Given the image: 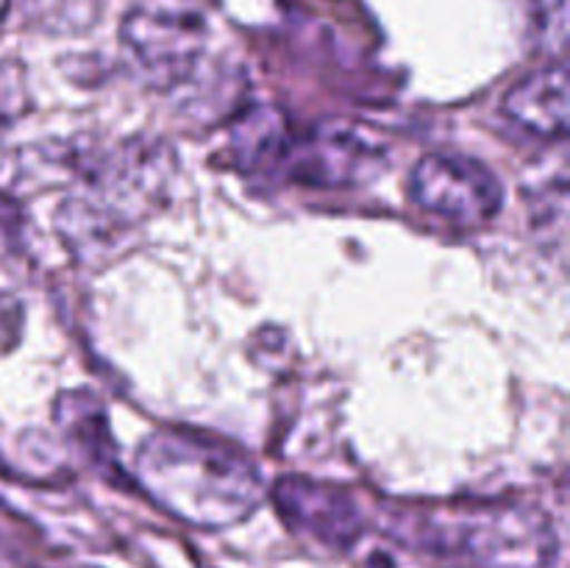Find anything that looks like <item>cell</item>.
<instances>
[{
	"mask_svg": "<svg viewBox=\"0 0 570 568\" xmlns=\"http://www.w3.org/2000/svg\"><path fill=\"white\" fill-rule=\"evenodd\" d=\"M134 477L170 516L204 529L243 521L262 501V471L245 451L193 429H159L139 443Z\"/></svg>",
	"mask_w": 570,
	"mask_h": 568,
	"instance_id": "obj_1",
	"label": "cell"
},
{
	"mask_svg": "<svg viewBox=\"0 0 570 568\" xmlns=\"http://www.w3.org/2000/svg\"><path fill=\"white\" fill-rule=\"evenodd\" d=\"M176 173L170 145L134 137L104 150L78 176L56 228L78 259H104L106 251L137 232L165 206Z\"/></svg>",
	"mask_w": 570,
	"mask_h": 568,
	"instance_id": "obj_2",
	"label": "cell"
},
{
	"mask_svg": "<svg viewBox=\"0 0 570 568\" xmlns=\"http://www.w3.org/2000/svg\"><path fill=\"white\" fill-rule=\"evenodd\" d=\"M421 527L438 538V546L482 568H546L557 549L551 521L538 507H460L426 516Z\"/></svg>",
	"mask_w": 570,
	"mask_h": 568,
	"instance_id": "obj_3",
	"label": "cell"
},
{
	"mask_svg": "<svg viewBox=\"0 0 570 568\" xmlns=\"http://www.w3.org/2000/svg\"><path fill=\"white\" fill-rule=\"evenodd\" d=\"M122 50L145 84L187 81L209 45V20L195 0H137L120 28Z\"/></svg>",
	"mask_w": 570,
	"mask_h": 568,
	"instance_id": "obj_4",
	"label": "cell"
},
{
	"mask_svg": "<svg viewBox=\"0 0 570 568\" xmlns=\"http://www.w3.org/2000/svg\"><path fill=\"white\" fill-rule=\"evenodd\" d=\"M390 148L379 131L348 117H328L289 134L278 176L306 187H360L387 167Z\"/></svg>",
	"mask_w": 570,
	"mask_h": 568,
	"instance_id": "obj_5",
	"label": "cell"
},
{
	"mask_svg": "<svg viewBox=\"0 0 570 568\" xmlns=\"http://www.w3.org/2000/svg\"><path fill=\"white\" fill-rule=\"evenodd\" d=\"M410 198L429 215L482 226L499 215L504 189L488 165L465 154H429L410 176Z\"/></svg>",
	"mask_w": 570,
	"mask_h": 568,
	"instance_id": "obj_6",
	"label": "cell"
},
{
	"mask_svg": "<svg viewBox=\"0 0 570 568\" xmlns=\"http://www.w3.org/2000/svg\"><path fill=\"white\" fill-rule=\"evenodd\" d=\"M273 496L287 523L323 543L348 546L362 532L360 510L343 488L306 477H284L273 488Z\"/></svg>",
	"mask_w": 570,
	"mask_h": 568,
	"instance_id": "obj_7",
	"label": "cell"
},
{
	"mask_svg": "<svg viewBox=\"0 0 570 568\" xmlns=\"http://www.w3.org/2000/svg\"><path fill=\"white\" fill-rule=\"evenodd\" d=\"M568 109V67L562 59L523 76L504 98V115L543 139L566 137Z\"/></svg>",
	"mask_w": 570,
	"mask_h": 568,
	"instance_id": "obj_8",
	"label": "cell"
},
{
	"mask_svg": "<svg viewBox=\"0 0 570 568\" xmlns=\"http://www.w3.org/2000/svg\"><path fill=\"white\" fill-rule=\"evenodd\" d=\"M293 126L276 106L245 111L232 131L234 159L245 173H278Z\"/></svg>",
	"mask_w": 570,
	"mask_h": 568,
	"instance_id": "obj_9",
	"label": "cell"
},
{
	"mask_svg": "<svg viewBox=\"0 0 570 568\" xmlns=\"http://www.w3.org/2000/svg\"><path fill=\"white\" fill-rule=\"evenodd\" d=\"M56 423L65 429L67 438L95 462H111V443H109V423H106V410L92 393L78 390L67 393L56 401Z\"/></svg>",
	"mask_w": 570,
	"mask_h": 568,
	"instance_id": "obj_10",
	"label": "cell"
},
{
	"mask_svg": "<svg viewBox=\"0 0 570 568\" xmlns=\"http://www.w3.org/2000/svg\"><path fill=\"white\" fill-rule=\"evenodd\" d=\"M22 17L53 37H70L95 26L100 0H20Z\"/></svg>",
	"mask_w": 570,
	"mask_h": 568,
	"instance_id": "obj_11",
	"label": "cell"
},
{
	"mask_svg": "<svg viewBox=\"0 0 570 568\" xmlns=\"http://www.w3.org/2000/svg\"><path fill=\"white\" fill-rule=\"evenodd\" d=\"M529 37L546 53H562L568 39V0H523Z\"/></svg>",
	"mask_w": 570,
	"mask_h": 568,
	"instance_id": "obj_12",
	"label": "cell"
},
{
	"mask_svg": "<svg viewBox=\"0 0 570 568\" xmlns=\"http://www.w3.org/2000/svg\"><path fill=\"white\" fill-rule=\"evenodd\" d=\"M28 106H31V98H28L22 67L6 61L0 65V137L26 115Z\"/></svg>",
	"mask_w": 570,
	"mask_h": 568,
	"instance_id": "obj_13",
	"label": "cell"
},
{
	"mask_svg": "<svg viewBox=\"0 0 570 568\" xmlns=\"http://www.w3.org/2000/svg\"><path fill=\"white\" fill-rule=\"evenodd\" d=\"M9 6H11V0H0V28H3L6 14H9Z\"/></svg>",
	"mask_w": 570,
	"mask_h": 568,
	"instance_id": "obj_14",
	"label": "cell"
}]
</instances>
